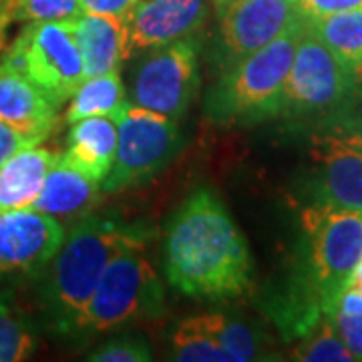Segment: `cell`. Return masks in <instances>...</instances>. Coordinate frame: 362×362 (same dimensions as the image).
Returning <instances> with one entry per match:
<instances>
[{
  "label": "cell",
  "instance_id": "4fadbf2b",
  "mask_svg": "<svg viewBox=\"0 0 362 362\" xmlns=\"http://www.w3.org/2000/svg\"><path fill=\"white\" fill-rule=\"evenodd\" d=\"M207 6L209 0H141L129 16L131 54L192 37Z\"/></svg>",
  "mask_w": 362,
  "mask_h": 362
},
{
  "label": "cell",
  "instance_id": "ba28073f",
  "mask_svg": "<svg viewBox=\"0 0 362 362\" xmlns=\"http://www.w3.org/2000/svg\"><path fill=\"white\" fill-rule=\"evenodd\" d=\"M181 145L177 119L131 103L119 121L115 161L101 189L113 194L156 177L180 153Z\"/></svg>",
  "mask_w": 362,
  "mask_h": 362
},
{
  "label": "cell",
  "instance_id": "d6986e66",
  "mask_svg": "<svg viewBox=\"0 0 362 362\" xmlns=\"http://www.w3.org/2000/svg\"><path fill=\"white\" fill-rule=\"evenodd\" d=\"M129 105L131 101H127L125 85L119 77V71H111L85 78L69 99L63 119L66 125H71L85 117L123 115Z\"/></svg>",
  "mask_w": 362,
  "mask_h": 362
},
{
  "label": "cell",
  "instance_id": "4316f807",
  "mask_svg": "<svg viewBox=\"0 0 362 362\" xmlns=\"http://www.w3.org/2000/svg\"><path fill=\"white\" fill-rule=\"evenodd\" d=\"M330 320L334 324L340 340L352 352L354 361H362V314L334 312Z\"/></svg>",
  "mask_w": 362,
  "mask_h": 362
},
{
  "label": "cell",
  "instance_id": "603a6c76",
  "mask_svg": "<svg viewBox=\"0 0 362 362\" xmlns=\"http://www.w3.org/2000/svg\"><path fill=\"white\" fill-rule=\"evenodd\" d=\"M204 316L228 362L264 358V349H262L264 338L252 324L226 312H204Z\"/></svg>",
  "mask_w": 362,
  "mask_h": 362
},
{
  "label": "cell",
  "instance_id": "ffe728a7",
  "mask_svg": "<svg viewBox=\"0 0 362 362\" xmlns=\"http://www.w3.org/2000/svg\"><path fill=\"white\" fill-rule=\"evenodd\" d=\"M39 349V324L16 302L14 292L0 284V362L33 358Z\"/></svg>",
  "mask_w": 362,
  "mask_h": 362
},
{
  "label": "cell",
  "instance_id": "e0dca14e",
  "mask_svg": "<svg viewBox=\"0 0 362 362\" xmlns=\"http://www.w3.org/2000/svg\"><path fill=\"white\" fill-rule=\"evenodd\" d=\"M59 157L49 147L30 145L6 159L0 165V211L33 206Z\"/></svg>",
  "mask_w": 362,
  "mask_h": 362
},
{
  "label": "cell",
  "instance_id": "8992f818",
  "mask_svg": "<svg viewBox=\"0 0 362 362\" xmlns=\"http://www.w3.org/2000/svg\"><path fill=\"white\" fill-rule=\"evenodd\" d=\"M0 65L21 73L61 107L87 78L75 18L28 23L6 49Z\"/></svg>",
  "mask_w": 362,
  "mask_h": 362
},
{
  "label": "cell",
  "instance_id": "f1b7e54d",
  "mask_svg": "<svg viewBox=\"0 0 362 362\" xmlns=\"http://www.w3.org/2000/svg\"><path fill=\"white\" fill-rule=\"evenodd\" d=\"M83 14H113L129 18L141 0H78Z\"/></svg>",
  "mask_w": 362,
  "mask_h": 362
},
{
  "label": "cell",
  "instance_id": "7a4b0ae2",
  "mask_svg": "<svg viewBox=\"0 0 362 362\" xmlns=\"http://www.w3.org/2000/svg\"><path fill=\"white\" fill-rule=\"evenodd\" d=\"M300 221L302 258L288 292L272 306L274 320L290 338H302L334 314L362 259V209L310 204Z\"/></svg>",
  "mask_w": 362,
  "mask_h": 362
},
{
  "label": "cell",
  "instance_id": "d4e9b609",
  "mask_svg": "<svg viewBox=\"0 0 362 362\" xmlns=\"http://www.w3.org/2000/svg\"><path fill=\"white\" fill-rule=\"evenodd\" d=\"M93 362H149L153 350L141 334H117L87 354Z\"/></svg>",
  "mask_w": 362,
  "mask_h": 362
},
{
  "label": "cell",
  "instance_id": "2e32d148",
  "mask_svg": "<svg viewBox=\"0 0 362 362\" xmlns=\"http://www.w3.org/2000/svg\"><path fill=\"white\" fill-rule=\"evenodd\" d=\"M121 117H85L71 123L66 133V149L61 153V159L89 175L90 180L103 183L115 161Z\"/></svg>",
  "mask_w": 362,
  "mask_h": 362
},
{
  "label": "cell",
  "instance_id": "52a82bcc",
  "mask_svg": "<svg viewBox=\"0 0 362 362\" xmlns=\"http://www.w3.org/2000/svg\"><path fill=\"white\" fill-rule=\"evenodd\" d=\"M346 97V65L304 25L282 89L280 117L320 125L344 109Z\"/></svg>",
  "mask_w": 362,
  "mask_h": 362
},
{
  "label": "cell",
  "instance_id": "277c9868",
  "mask_svg": "<svg viewBox=\"0 0 362 362\" xmlns=\"http://www.w3.org/2000/svg\"><path fill=\"white\" fill-rule=\"evenodd\" d=\"M302 30L304 21L298 18L280 37L218 75L204 101L207 119L232 127L280 117L282 89Z\"/></svg>",
  "mask_w": 362,
  "mask_h": 362
},
{
  "label": "cell",
  "instance_id": "5b68a950",
  "mask_svg": "<svg viewBox=\"0 0 362 362\" xmlns=\"http://www.w3.org/2000/svg\"><path fill=\"white\" fill-rule=\"evenodd\" d=\"M145 247L121 250L107 264L97 290L81 316L75 340L111 332L127 324L159 318L165 312V290L147 259Z\"/></svg>",
  "mask_w": 362,
  "mask_h": 362
},
{
  "label": "cell",
  "instance_id": "44dd1931",
  "mask_svg": "<svg viewBox=\"0 0 362 362\" xmlns=\"http://www.w3.org/2000/svg\"><path fill=\"white\" fill-rule=\"evenodd\" d=\"M304 25L346 66L362 59V8L304 21Z\"/></svg>",
  "mask_w": 362,
  "mask_h": 362
},
{
  "label": "cell",
  "instance_id": "d6a6232c",
  "mask_svg": "<svg viewBox=\"0 0 362 362\" xmlns=\"http://www.w3.org/2000/svg\"><path fill=\"white\" fill-rule=\"evenodd\" d=\"M11 21V0H0V49L4 47V35Z\"/></svg>",
  "mask_w": 362,
  "mask_h": 362
},
{
  "label": "cell",
  "instance_id": "484cf974",
  "mask_svg": "<svg viewBox=\"0 0 362 362\" xmlns=\"http://www.w3.org/2000/svg\"><path fill=\"white\" fill-rule=\"evenodd\" d=\"M81 14L78 0H11V18L23 23L71 21Z\"/></svg>",
  "mask_w": 362,
  "mask_h": 362
},
{
  "label": "cell",
  "instance_id": "cb8c5ba5",
  "mask_svg": "<svg viewBox=\"0 0 362 362\" xmlns=\"http://www.w3.org/2000/svg\"><path fill=\"white\" fill-rule=\"evenodd\" d=\"M296 361L310 362H350L354 361L352 352L340 340L337 328L330 318L316 324L306 337L300 338V346L294 350Z\"/></svg>",
  "mask_w": 362,
  "mask_h": 362
},
{
  "label": "cell",
  "instance_id": "7402d4cb",
  "mask_svg": "<svg viewBox=\"0 0 362 362\" xmlns=\"http://www.w3.org/2000/svg\"><path fill=\"white\" fill-rule=\"evenodd\" d=\"M169 358L181 362H228L204 314L181 318L169 332Z\"/></svg>",
  "mask_w": 362,
  "mask_h": 362
},
{
  "label": "cell",
  "instance_id": "30bf717a",
  "mask_svg": "<svg viewBox=\"0 0 362 362\" xmlns=\"http://www.w3.org/2000/svg\"><path fill=\"white\" fill-rule=\"evenodd\" d=\"M218 16L220 25L209 51L218 75L266 47L300 18L294 0H235Z\"/></svg>",
  "mask_w": 362,
  "mask_h": 362
},
{
  "label": "cell",
  "instance_id": "836d02e7",
  "mask_svg": "<svg viewBox=\"0 0 362 362\" xmlns=\"http://www.w3.org/2000/svg\"><path fill=\"white\" fill-rule=\"evenodd\" d=\"M209 2L214 4V8H216V13L220 14V13H223V11H226V8L230 6V4H233L235 0H209Z\"/></svg>",
  "mask_w": 362,
  "mask_h": 362
},
{
  "label": "cell",
  "instance_id": "6da1fadb",
  "mask_svg": "<svg viewBox=\"0 0 362 362\" xmlns=\"http://www.w3.org/2000/svg\"><path fill=\"white\" fill-rule=\"evenodd\" d=\"M163 274L173 290L195 300H230L250 290L246 238L211 189H195L169 218Z\"/></svg>",
  "mask_w": 362,
  "mask_h": 362
},
{
  "label": "cell",
  "instance_id": "ac0fdd59",
  "mask_svg": "<svg viewBox=\"0 0 362 362\" xmlns=\"http://www.w3.org/2000/svg\"><path fill=\"white\" fill-rule=\"evenodd\" d=\"M99 185L101 183L90 180L89 175L59 157L47 175L42 192L30 207L59 221L87 216V211L99 199Z\"/></svg>",
  "mask_w": 362,
  "mask_h": 362
},
{
  "label": "cell",
  "instance_id": "3957f363",
  "mask_svg": "<svg viewBox=\"0 0 362 362\" xmlns=\"http://www.w3.org/2000/svg\"><path fill=\"white\" fill-rule=\"evenodd\" d=\"M151 233L143 223L83 216L35 280L40 326L57 338L75 340L107 264L121 250L147 246Z\"/></svg>",
  "mask_w": 362,
  "mask_h": 362
},
{
  "label": "cell",
  "instance_id": "f546056e",
  "mask_svg": "<svg viewBox=\"0 0 362 362\" xmlns=\"http://www.w3.org/2000/svg\"><path fill=\"white\" fill-rule=\"evenodd\" d=\"M30 145H39V141L0 121V165L6 159H11L14 153H18L21 149L30 147Z\"/></svg>",
  "mask_w": 362,
  "mask_h": 362
},
{
  "label": "cell",
  "instance_id": "8fae6325",
  "mask_svg": "<svg viewBox=\"0 0 362 362\" xmlns=\"http://www.w3.org/2000/svg\"><path fill=\"white\" fill-rule=\"evenodd\" d=\"M316 129L310 147V204L362 209V137L337 127Z\"/></svg>",
  "mask_w": 362,
  "mask_h": 362
},
{
  "label": "cell",
  "instance_id": "7c38bea8",
  "mask_svg": "<svg viewBox=\"0 0 362 362\" xmlns=\"http://www.w3.org/2000/svg\"><path fill=\"white\" fill-rule=\"evenodd\" d=\"M63 240V223L42 211H0V284L35 282Z\"/></svg>",
  "mask_w": 362,
  "mask_h": 362
},
{
  "label": "cell",
  "instance_id": "83f0119b",
  "mask_svg": "<svg viewBox=\"0 0 362 362\" xmlns=\"http://www.w3.org/2000/svg\"><path fill=\"white\" fill-rule=\"evenodd\" d=\"M294 6L302 21H316L328 14L362 8V0H294Z\"/></svg>",
  "mask_w": 362,
  "mask_h": 362
},
{
  "label": "cell",
  "instance_id": "1f68e13d",
  "mask_svg": "<svg viewBox=\"0 0 362 362\" xmlns=\"http://www.w3.org/2000/svg\"><path fill=\"white\" fill-rule=\"evenodd\" d=\"M346 78H349V97L344 109L362 103V59L346 66Z\"/></svg>",
  "mask_w": 362,
  "mask_h": 362
},
{
  "label": "cell",
  "instance_id": "4dcf8cb0",
  "mask_svg": "<svg viewBox=\"0 0 362 362\" xmlns=\"http://www.w3.org/2000/svg\"><path fill=\"white\" fill-rule=\"evenodd\" d=\"M316 127H337V129L349 131V133L362 137V103L338 111Z\"/></svg>",
  "mask_w": 362,
  "mask_h": 362
},
{
  "label": "cell",
  "instance_id": "5bb4252c",
  "mask_svg": "<svg viewBox=\"0 0 362 362\" xmlns=\"http://www.w3.org/2000/svg\"><path fill=\"white\" fill-rule=\"evenodd\" d=\"M57 105L21 73L0 65V121L42 143L57 125Z\"/></svg>",
  "mask_w": 362,
  "mask_h": 362
},
{
  "label": "cell",
  "instance_id": "9a60e30c",
  "mask_svg": "<svg viewBox=\"0 0 362 362\" xmlns=\"http://www.w3.org/2000/svg\"><path fill=\"white\" fill-rule=\"evenodd\" d=\"M75 37L87 78L119 71L131 54L129 18L125 16L81 14L75 18Z\"/></svg>",
  "mask_w": 362,
  "mask_h": 362
},
{
  "label": "cell",
  "instance_id": "9c48e42d",
  "mask_svg": "<svg viewBox=\"0 0 362 362\" xmlns=\"http://www.w3.org/2000/svg\"><path fill=\"white\" fill-rule=\"evenodd\" d=\"M131 73V103L180 121L199 89V49L195 37L141 51Z\"/></svg>",
  "mask_w": 362,
  "mask_h": 362
}]
</instances>
